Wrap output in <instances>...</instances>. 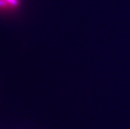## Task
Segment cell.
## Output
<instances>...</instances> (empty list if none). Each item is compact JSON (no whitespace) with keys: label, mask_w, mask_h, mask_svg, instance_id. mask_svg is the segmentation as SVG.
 Here are the masks:
<instances>
[{"label":"cell","mask_w":130,"mask_h":129,"mask_svg":"<svg viewBox=\"0 0 130 129\" xmlns=\"http://www.w3.org/2000/svg\"><path fill=\"white\" fill-rule=\"evenodd\" d=\"M20 0H0V7L13 8L19 5Z\"/></svg>","instance_id":"cell-1"}]
</instances>
